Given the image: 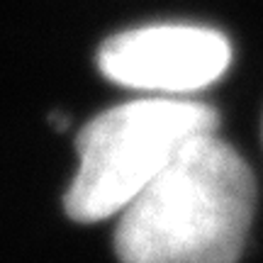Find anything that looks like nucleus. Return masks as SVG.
Masks as SVG:
<instances>
[{"label": "nucleus", "instance_id": "nucleus-1", "mask_svg": "<svg viewBox=\"0 0 263 263\" xmlns=\"http://www.w3.org/2000/svg\"><path fill=\"white\" fill-rule=\"evenodd\" d=\"M256 205L244 156L215 132L190 139L120 212L122 263H236Z\"/></svg>", "mask_w": 263, "mask_h": 263}, {"label": "nucleus", "instance_id": "nucleus-2", "mask_svg": "<svg viewBox=\"0 0 263 263\" xmlns=\"http://www.w3.org/2000/svg\"><path fill=\"white\" fill-rule=\"evenodd\" d=\"M219 117L205 103L146 98L93 117L78 139V171L66 190L76 222L120 215L190 139L217 132Z\"/></svg>", "mask_w": 263, "mask_h": 263}, {"label": "nucleus", "instance_id": "nucleus-3", "mask_svg": "<svg viewBox=\"0 0 263 263\" xmlns=\"http://www.w3.org/2000/svg\"><path fill=\"white\" fill-rule=\"evenodd\" d=\"M232 64L222 32L195 25H151L120 32L98 51L112 83L149 93H195L219 81Z\"/></svg>", "mask_w": 263, "mask_h": 263}]
</instances>
